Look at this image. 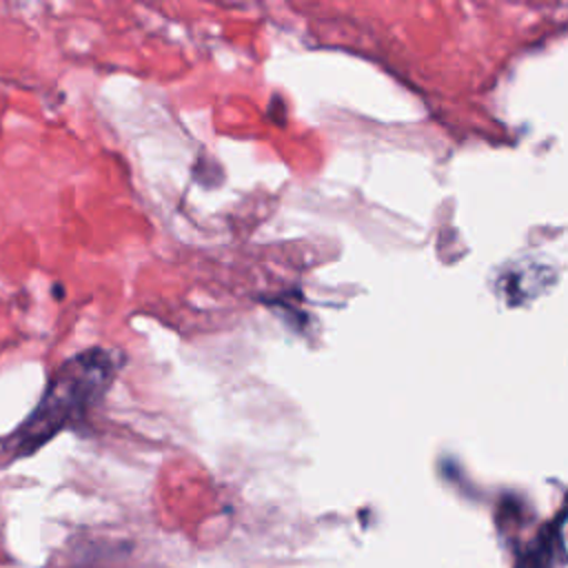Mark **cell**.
Returning a JSON list of instances; mask_svg holds the SVG:
<instances>
[{
    "label": "cell",
    "instance_id": "1",
    "mask_svg": "<svg viewBox=\"0 0 568 568\" xmlns=\"http://www.w3.org/2000/svg\"><path fill=\"white\" fill-rule=\"evenodd\" d=\"M118 366L115 353L98 346L64 359L51 373L33 410L7 437L9 457H29L58 433L80 426L109 390Z\"/></svg>",
    "mask_w": 568,
    "mask_h": 568
},
{
    "label": "cell",
    "instance_id": "2",
    "mask_svg": "<svg viewBox=\"0 0 568 568\" xmlns=\"http://www.w3.org/2000/svg\"><path fill=\"white\" fill-rule=\"evenodd\" d=\"M564 510L539 530L535 541L519 555L515 568H559L564 564Z\"/></svg>",
    "mask_w": 568,
    "mask_h": 568
}]
</instances>
